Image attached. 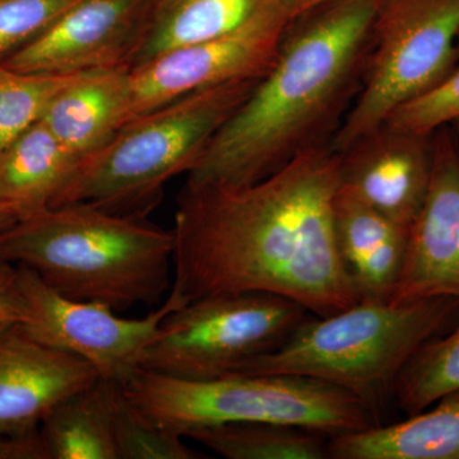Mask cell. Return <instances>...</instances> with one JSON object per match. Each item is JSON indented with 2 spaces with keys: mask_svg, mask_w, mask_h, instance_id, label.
<instances>
[{
  "mask_svg": "<svg viewBox=\"0 0 459 459\" xmlns=\"http://www.w3.org/2000/svg\"><path fill=\"white\" fill-rule=\"evenodd\" d=\"M340 156L331 143L249 184L186 183L174 229V292L184 304L268 292L327 316L358 303L334 244Z\"/></svg>",
  "mask_w": 459,
  "mask_h": 459,
  "instance_id": "obj_1",
  "label": "cell"
},
{
  "mask_svg": "<svg viewBox=\"0 0 459 459\" xmlns=\"http://www.w3.org/2000/svg\"><path fill=\"white\" fill-rule=\"evenodd\" d=\"M383 0H333L292 21L270 71L188 172L249 186L331 143L360 92Z\"/></svg>",
  "mask_w": 459,
  "mask_h": 459,
  "instance_id": "obj_2",
  "label": "cell"
},
{
  "mask_svg": "<svg viewBox=\"0 0 459 459\" xmlns=\"http://www.w3.org/2000/svg\"><path fill=\"white\" fill-rule=\"evenodd\" d=\"M174 247L172 230L84 202L45 208L0 232V261L115 312L161 303L172 286Z\"/></svg>",
  "mask_w": 459,
  "mask_h": 459,
  "instance_id": "obj_3",
  "label": "cell"
},
{
  "mask_svg": "<svg viewBox=\"0 0 459 459\" xmlns=\"http://www.w3.org/2000/svg\"><path fill=\"white\" fill-rule=\"evenodd\" d=\"M458 316L455 298L359 301L331 316L309 314L280 347L234 374L298 376L340 386L379 421L407 362Z\"/></svg>",
  "mask_w": 459,
  "mask_h": 459,
  "instance_id": "obj_4",
  "label": "cell"
},
{
  "mask_svg": "<svg viewBox=\"0 0 459 459\" xmlns=\"http://www.w3.org/2000/svg\"><path fill=\"white\" fill-rule=\"evenodd\" d=\"M262 78L195 91L126 123L78 162L50 207L84 202L108 212L146 217L161 201L168 181L188 175Z\"/></svg>",
  "mask_w": 459,
  "mask_h": 459,
  "instance_id": "obj_5",
  "label": "cell"
},
{
  "mask_svg": "<svg viewBox=\"0 0 459 459\" xmlns=\"http://www.w3.org/2000/svg\"><path fill=\"white\" fill-rule=\"evenodd\" d=\"M123 385L142 412L181 435L204 425L270 421L333 437L379 424L355 395L312 377L230 374L186 380L138 368Z\"/></svg>",
  "mask_w": 459,
  "mask_h": 459,
  "instance_id": "obj_6",
  "label": "cell"
},
{
  "mask_svg": "<svg viewBox=\"0 0 459 459\" xmlns=\"http://www.w3.org/2000/svg\"><path fill=\"white\" fill-rule=\"evenodd\" d=\"M459 63V0H383L360 92L331 142L343 152Z\"/></svg>",
  "mask_w": 459,
  "mask_h": 459,
  "instance_id": "obj_7",
  "label": "cell"
},
{
  "mask_svg": "<svg viewBox=\"0 0 459 459\" xmlns=\"http://www.w3.org/2000/svg\"><path fill=\"white\" fill-rule=\"evenodd\" d=\"M309 314L268 292L198 299L162 320L140 368L186 380L229 376L280 347Z\"/></svg>",
  "mask_w": 459,
  "mask_h": 459,
  "instance_id": "obj_8",
  "label": "cell"
},
{
  "mask_svg": "<svg viewBox=\"0 0 459 459\" xmlns=\"http://www.w3.org/2000/svg\"><path fill=\"white\" fill-rule=\"evenodd\" d=\"M292 21L290 0H264L234 31L169 51L132 69L126 124L195 91L264 77Z\"/></svg>",
  "mask_w": 459,
  "mask_h": 459,
  "instance_id": "obj_9",
  "label": "cell"
},
{
  "mask_svg": "<svg viewBox=\"0 0 459 459\" xmlns=\"http://www.w3.org/2000/svg\"><path fill=\"white\" fill-rule=\"evenodd\" d=\"M16 267L26 312L20 325L27 336L74 353L90 362L100 377L122 383L140 368L142 352L162 320L184 305L170 291L164 305L144 318H122L108 305L59 294L26 265Z\"/></svg>",
  "mask_w": 459,
  "mask_h": 459,
  "instance_id": "obj_10",
  "label": "cell"
},
{
  "mask_svg": "<svg viewBox=\"0 0 459 459\" xmlns=\"http://www.w3.org/2000/svg\"><path fill=\"white\" fill-rule=\"evenodd\" d=\"M150 0H80L2 65L26 74L124 68Z\"/></svg>",
  "mask_w": 459,
  "mask_h": 459,
  "instance_id": "obj_11",
  "label": "cell"
},
{
  "mask_svg": "<svg viewBox=\"0 0 459 459\" xmlns=\"http://www.w3.org/2000/svg\"><path fill=\"white\" fill-rule=\"evenodd\" d=\"M431 298L459 300V147L449 126L434 131L430 186L391 301Z\"/></svg>",
  "mask_w": 459,
  "mask_h": 459,
  "instance_id": "obj_12",
  "label": "cell"
},
{
  "mask_svg": "<svg viewBox=\"0 0 459 459\" xmlns=\"http://www.w3.org/2000/svg\"><path fill=\"white\" fill-rule=\"evenodd\" d=\"M338 156L341 186L411 228L430 186L434 132L406 131L383 123Z\"/></svg>",
  "mask_w": 459,
  "mask_h": 459,
  "instance_id": "obj_13",
  "label": "cell"
},
{
  "mask_svg": "<svg viewBox=\"0 0 459 459\" xmlns=\"http://www.w3.org/2000/svg\"><path fill=\"white\" fill-rule=\"evenodd\" d=\"M99 377L83 359L27 336L20 323L0 325V437H39L45 416Z\"/></svg>",
  "mask_w": 459,
  "mask_h": 459,
  "instance_id": "obj_14",
  "label": "cell"
},
{
  "mask_svg": "<svg viewBox=\"0 0 459 459\" xmlns=\"http://www.w3.org/2000/svg\"><path fill=\"white\" fill-rule=\"evenodd\" d=\"M334 244L356 300L385 303L400 281L410 228L338 186L332 208Z\"/></svg>",
  "mask_w": 459,
  "mask_h": 459,
  "instance_id": "obj_15",
  "label": "cell"
},
{
  "mask_svg": "<svg viewBox=\"0 0 459 459\" xmlns=\"http://www.w3.org/2000/svg\"><path fill=\"white\" fill-rule=\"evenodd\" d=\"M128 102V69L89 72L57 93L41 122L80 162L122 128Z\"/></svg>",
  "mask_w": 459,
  "mask_h": 459,
  "instance_id": "obj_16",
  "label": "cell"
},
{
  "mask_svg": "<svg viewBox=\"0 0 459 459\" xmlns=\"http://www.w3.org/2000/svg\"><path fill=\"white\" fill-rule=\"evenodd\" d=\"M333 459H459V391L397 424L329 439Z\"/></svg>",
  "mask_w": 459,
  "mask_h": 459,
  "instance_id": "obj_17",
  "label": "cell"
},
{
  "mask_svg": "<svg viewBox=\"0 0 459 459\" xmlns=\"http://www.w3.org/2000/svg\"><path fill=\"white\" fill-rule=\"evenodd\" d=\"M264 0H150L124 68L220 38L246 23Z\"/></svg>",
  "mask_w": 459,
  "mask_h": 459,
  "instance_id": "obj_18",
  "label": "cell"
},
{
  "mask_svg": "<svg viewBox=\"0 0 459 459\" xmlns=\"http://www.w3.org/2000/svg\"><path fill=\"white\" fill-rule=\"evenodd\" d=\"M77 164L40 120L0 150V202L20 220L49 208Z\"/></svg>",
  "mask_w": 459,
  "mask_h": 459,
  "instance_id": "obj_19",
  "label": "cell"
},
{
  "mask_svg": "<svg viewBox=\"0 0 459 459\" xmlns=\"http://www.w3.org/2000/svg\"><path fill=\"white\" fill-rule=\"evenodd\" d=\"M39 437L45 459H119L102 377L56 404Z\"/></svg>",
  "mask_w": 459,
  "mask_h": 459,
  "instance_id": "obj_20",
  "label": "cell"
},
{
  "mask_svg": "<svg viewBox=\"0 0 459 459\" xmlns=\"http://www.w3.org/2000/svg\"><path fill=\"white\" fill-rule=\"evenodd\" d=\"M183 437L228 459H325L331 439L310 429L270 421L204 425Z\"/></svg>",
  "mask_w": 459,
  "mask_h": 459,
  "instance_id": "obj_21",
  "label": "cell"
},
{
  "mask_svg": "<svg viewBox=\"0 0 459 459\" xmlns=\"http://www.w3.org/2000/svg\"><path fill=\"white\" fill-rule=\"evenodd\" d=\"M457 391L459 320L448 334H440L420 347L398 377L394 398L398 407L411 416Z\"/></svg>",
  "mask_w": 459,
  "mask_h": 459,
  "instance_id": "obj_22",
  "label": "cell"
},
{
  "mask_svg": "<svg viewBox=\"0 0 459 459\" xmlns=\"http://www.w3.org/2000/svg\"><path fill=\"white\" fill-rule=\"evenodd\" d=\"M107 391L119 459L204 458L184 443L183 435L157 424L142 412L120 380L102 377Z\"/></svg>",
  "mask_w": 459,
  "mask_h": 459,
  "instance_id": "obj_23",
  "label": "cell"
},
{
  "mask_svg": "<svg viewBox=\"0 0 459 459\" xmlns=\"http://www.w3.org/2000/svg\"><path fill=\"white\" fill-rule=\"evenodd\" d=\"M81 74H26L0 65V150L20 137Z\"/></svg>",
  "mask_w": 459,
  "mask_h": 459,
  "instance_id": "obj_24",
  "label": "cell"
},
{
  "mask_svg": "<svg viewBox=\"0 0 459 459\" xmlns=\"http://www.w3.org/2000/svg\"><path fill=\"white\" fill-rule=\"evenodd\" d=\"M80 0H0V65Z\"/></svg>",
  "mask_w": 459,
  "mask_h": 459,
  "instance_id": "obj_25",
  "label": "cell"
},
{
  "mask_svg": "<svg viewBox=\"0 0 459 459\" xmlns=\"http://www.w3.org/2000/svg\"><path fill=\"white\" fill-rule=\"evenodd\" d=\"M459 119V65L430 92L403 105L385 123L406 131L431 133Z\"/></svg>",
  "mask_w": 459,
  "mask_h": 459,
  "instance_id": "obj_26",
  "label": "cell"
},
{
  "mask_svg": "<svg viewBox=\"0 0 459 459\" xmlns=\"http://www.w3.org/2000/svg\"><path fill=\"white\" fill-rule=\"evenodd\" d=\"M25 303L18 287L17 267L0 261V325L22 323Z\"/></svg>",
  "mask_w": 459,
  "mask_h": 459,
  "instance_id": "obj_27",
  "label": "cell"
},
{
  "mask_svg": "<svg viewBox=\"0 0 459 459\" xmlns=\"http://www.w3.org/2000/svg\"><path fill=\"white\" fill-rule=\"evenodd\" d=\"M0 459H45L40 437L30 439L0 437Z\"/></svg>",
  "mask_w": 459,
  "mask_h": 459,
  "instance_id": "obj_28",
  "label": "cell"
},
{
  "mask_svg": "<svg viewBox=\"0 0 459 459\" xmlns=\"http://www.w3.org/2000/svg\"><path fill=\"white\" fill-rule=\"evenodd\" d=\"M329 2H333V0H290V4H291L292 16L296 20V18L303 16L307 12L312 11V9L320 7V5Z\"/></svg>",
  "mask_w": 459,
  "mask_h": 459,
  "instance_id": "obj_29",
  "label": "cell"
},
{
  "mask_svg": "<svg viewBox=\"0 0 459 459\" xmlns=\"http://www.w3.org/2000/svg\"><path fill=\"white\" fill-rule=\"evenodd\" d=\"M20 220L16 211L8 204L0 202V232L4 231Z\"/></svg>",
  "mask_w": 459,
  "mask_h": 459,
  "instance_id": "obj_30",
  "label": "cell"
},
{
  "mask_svg": "<svg viewBox=\"0 0 459 459\" xmlns=\"http://www.w3.org/2000/svg\"><path fill=\"white\" fill-rule=\"evenodd\" d=\"M449 126H451L453 135H455V141H457V144L459 147V119L455 120V122L449 124Z\"/></svg>",
  "mask_w": 459,
  "mask_h": 459,
  "instance_id": "obj_31",
  "label": "cell"
}]
</instances>
